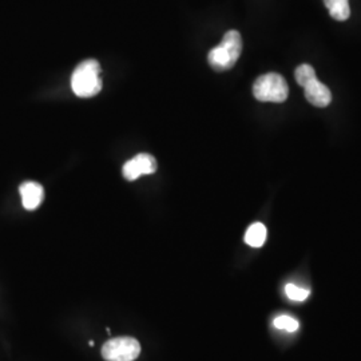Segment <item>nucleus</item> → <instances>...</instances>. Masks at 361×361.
I'll list each match as a JSON object with an SVG mask.
<instances>
[{
    "label": "nucleus",
    "instance_id": "nucleus-2",
    "mask_svg": "<svg viewBox=\"0 0 361 361\" xmlns=\"http://www.w3.org/2000/svg\"><path fill=\"white\" fill-rule=\"evenodd\" d=\"M71 87L80 98H90L102 90L101 66L95 59H87L78 66L71 77Z\"/></svg>",
    "mask_w": 361,
    "mask_h": 361
},
{
    "label": "nucleus",
    "instance_id": "nucleus-13",
    "mask_svg": "<svg viewBox=\"0 0 361 361\" xmlns=\"http://www.w3.org/2000/svg\"><path fill=\"white\" fill-rule=\"evenodd\" d=\"M89 345H90V347H94V345H95V343H94L92 340H90V341H89Z\"/></svg>",
    "mask_w": 361,
    "mask_h": 361
},
{
    "label": "nucleus",
    "instance_id": "nucleus-9",
    "mask_svg": "<svg viewBox=\"0 0 361 361\" xmlns=\"http://www.w3.org/2000/svg\"><path fill=\"white\" fill-rule=\"evenodd\" d=\"M324 4L336 20L343 22L350 16L349 0H324Z\"/></svg>",
    "mask_w": 361,
    "mask_h": 361
},
{
    "label": "nucleus",
    "instance_id": "nucleus-10",
    "mask_svg": "<svg viewBox=\"0 0 361 361\" xmlns=\"http://www.w3.org/2000/svg\"><path fill=\"white\" fill-rule=\"evenodd\" d=\"M295 77H296L297 83L301 87H305L310 80L316 79V71L310 65L298 66L296 73H295Z\"/></svg>",
    "mask_w": 361,
    "mask_h": 361
},
{
    "label": "nucleus",
    "instance_id": "nucleus-7",
    "mask_svg": "<svg viewBox=\"0 0 361 361\" xmlns=\"http://www.w3.org/2000/svg\"><path fill=\"white\" fill-rule=\"evenodd\" d=\"M304 90H305L307 101L316 107H326L332 101L331 90L317 78L310 80V83L304 87Z\"/></svg>",
    "mask_w": 361,
    "mask_h": 361
},
{
    "label": "nucleus",
    "instance_id": "nucleus-3",
    "mask_svg": "<svg viewBox=\"0 0 361 361\" xmlns=\"http://www.w3.org/2000/svg\"><path fill=\"white\" fill-rule=\"evenodd\" d=\"M253 95L261 102L281 104L289 95L288 83L284 78L276 73L261 75L253 85Z\"/></svg>",
    "mask_w": 361,
    "mask_h": 361
},
{
    "label": "nucleus",
    "instance_id": "nucleus-12",
    "mask_svg": "<svg viewBox=\"0 0 361 361\" xmlns=\"http://www.w3.org/2000/svg\"><path fill=\"white\" fill-rule=\"evenodd\" d=\"M285 293L290 300L301 302V301H305L310 297V290L307 288H301V286H297L295 284H288L285 286Z\"/></svg>",
    "mask_w": 361,
    "mask_h": 361
},
{
    "label": "nucleus",
    "instance_id": "nucleus-6",
    "mask_svg": "<svg viewBox=\"0 0 361 361\" xmlns=\"http://www.w3.org/2000/svg\"><path fill=\"white\" fill-rule=\"evenodd\" d=\"M19 193L22 197V204L27 210H35L40 207L44 198V190L43 186L38 182L28 180L20 185Z\"/></svg>",
    "mask_w": 361,
    "mask_h": 361
},
{
    "label": "nucleus",
    "instance_id": "nucleus-5",
    "mask_svg": "<svg viewBox=\"0 0 361 361\" xmlns=\"http://www.w3.org/2000/svg\"><path fill=\"white\" fill-rule=\"evenodd\" d=\"M155 171H157V161L154 157L145 154V153L135 155L122 168V174L128 180H138L143 174L147 176V174H153Z\"/></svg>",
    "mask_w": 361,
    "mask_h": 361
},
{
    "label": "nucleus",
    "instance_id": "nucleus-4",
    "mask_svg": "<svg viewBox=\"0 0 361 361\" xmlns=\"http://www.w3.org/2000/svg\"><path fill=\"white\" fill-rule=\"evenodd\" d=\"M101 352L106 361H134L141 355V344L134 337H114L104 343Z\"/></svg>",
    "mask_w": 361,
    "mask_h": 361
},
{
    "label": "nucleus",
    "instance_id": "nucleus-11",
    "mask_svg": "<svg viewBox=\"0 0 361 361\" xmlns=\"http://www.w3.org/2000/svg\"><path fill=\"white\" fill-rule=\"evenodd\" d=\"M273 325L274 328L280 329V331H285V332H296L297 329L300 328V324L297 322L295 317L292 316H279L273 320Z\"/></svg>",
    "mask_w": 361,
    "mask_h": 361
},
{
    "label": "nucleus",
    "instance_id": "nucleus-1",
    "mask_svg": "<svg viewBox=\"0 0 361 361\" xmlns=\"http://www.w3.org/2000/svg\"><path fill=\"white\" fill-rule=\"evenodd\" d=\"M241 51H243L241 35L238 31L231 30L224 35V39L219 46H216L209 52L207 55L209 65L217 71L229 70L238 61Z\"/></svg>",
    "mask_w": 361,
    "mask_h": 361
},
{
    "label": "nucleus",
    "instance_id": "nucleus-8",
    "mask_svg": "<svg viewBox=\"0 0 361 361\" xmlns=\"http://www.w3.org/2000/svg\"><path fill=\"white\" fill-rule=\"evenodd\" d=\"M267 241V228L264 224L256 222L247 228L245 243L252 247H261Z\"/></svg>",
    "mask_w": 361,
    "mask_h": 361
}]
</instances>
